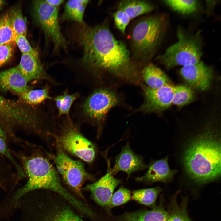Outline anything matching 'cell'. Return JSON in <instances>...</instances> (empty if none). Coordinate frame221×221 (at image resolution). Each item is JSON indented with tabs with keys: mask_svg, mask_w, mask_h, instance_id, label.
<instances>
[{
	"mask_svg": "<svg viewBox=\"0 0 221 221\" xmlns=\"http://www.w3.org/2000/svg\"><path fill=\"white\" fill-rule=\"evenodd\" d=\"M17 66L28 82L48 77L39 60L38 54H22Z\"/></svg>",
	"mask_w": 221,
	"mask_h": 221,
	"instance_id": "cell-16",
	"label": "cell"
},
{
	"mask_svg": "<svg viewBox=\"0 0 221 221\" xmlns=\"http://www.w3.org/2000/svg\"><path fill=\"white\" fill-rule=\"evenodd\" d=\"M25 221H84L71 210L65 207L51 210L45 215L30 209Z\"/></svg>",
	"mask_w": 221,
	"mask_h": 221,
	"instance_id": "cell-17",
	"label": "cell"
},
{
	"mask_svg": "<svg viewBox=\"0 0 221 221\" xmlns=\"http://www.w3.org/2000/svg\"><path fill=\"white\" fill-rule=\"evenodd\" d=\"M28 82L17 66L0 72V90L10 91L20 95L31 90Z\"/></svg>",
	"mask_w": 221,
	"mask_h": 221,
	"instance_id": "cell-14",
	"label": "cell"
},
{
	"mask_svg": "<svg viewBox=\"0 0 221 221\" xmlns=\"http://www.w3.org/2000/svg\"><path fill=\"white\" fill-rule=\"evenodd\" d=\"M190 143L184 155L185 169L195 181L205 183L221 174V144L216 130L208 127Z\"/></svg>",
	"mask_w": 221,
	"mask_h": 221,
	"instance_id": "cell-3",
	"label": "cell"
},
{
	"mask_svg": "<svg viewBox=\"0 0 221 221\" xmlns=\"http://www.w3.org/2000/svg\"><path fill=\"white\" fill-rule=\"evenodd\" d=\"M161 191L159 187L135 190L132 192V199L141 204L152 206Z\"/></svg>",
	"mask_w": 221,
	"mask_h": 221,
	"instance_id": "cell-23",
	"label": "cell"
},
{
	"mask_svg": "<svg viewBox=\"0 0 221 221\" xmlns=\"http://www.w3.org/2000/svg\"><path fill=\"white\" fill-rule=\"evenodd\" d=\"M168 157L153 161L149 166L148 170L143 176L137 177L138 181L147 183L156 182H167L171 180L177 172L176 170H172L169 167Z\"/></svg>",
	"mask_w": 221,
	"mask_h": 221,
	"instance_id": "cell-15",
	"label": "cell"
},
{
	"mask_svg": "<svg viewBox=\"0 0 221 221\" xmlns=\"http://www.w3.org/2000/svg\"><path fill=\"white\" fill-rule=\"evenodd\" d=\"M164 3L174 10L183 14H189L195 12L198 5L195 0H167Z\"/></svg>",
	"mask_w": 221,
	"mask_h": 221,
	"instance_id": "cell-27",
	"label": "cell"
},
{
	"mask_svg": "<svg viewBox=\"0 0 221 221\" xmlns=\"http://www.w3.org/2000/svg\"><path fill=\"white\" fill-rule=\"evenodd\" d=\"M177 41L170 45L157 60L167 69L198 63L203 55L201 32H187L181 27L177 31Z\"/></svg>",
	"mask_w": 221,
	"mask_h": 221,
	"instance_id": "cell-5",
	"label": "cell"
},
{
	"mask_svg": "<svg viewBox=\"0 0 221 221\" xmlns=\"http://www.w3.org/2000/svg\"><path fill=\"white\" fill-rule=\"evenodd\" d=\"M143 77L148 87L154 89L172 85L165 73L153 64L145 66L142 71Z\"/></svg>",
	"mask_w": 221,
	"mask_h": 221,
	"instance_id": "cell-19",
	"label": "cell"
},
{
	"mask_svg": "<svg viewBox=\"0 0 221 221\" xmlns=\"http://www.w3.org/2000/svg\"><path fill=\"white\" fill-rule=\"evenodd\" d=\"M56 154L53 157L56 170L63 180L77 194L83 197L82 187L87 180H94L95 177L85 169L80 161L74 160L56 145Z\"/></svg>",
	"mask_w": 221,
	"mask_h": 221,
	"instance_id": "cell-7",
	"label": "cell"
},
{
	"mask_svg": "<svg viewBox=\"0 0 221 221\" xmlns=\"http://www.w3.org/2000/svg\"><path fill=\"white\" fill-rule=\"evenodd\" d=\"M14 42L17 44L22 54H38L37 52L31 46L26 37V35H17Z\"/></svg>",
	"mask_w": 221,
	"mask_h": 221,
	"instance_id": "cell-32",
	"label": "cell"
},
{
	"mask_svg": "<svg viewBox=\"0 0 221 221\" xmlns=\"http://www.w3.org/2000/svg\"><path fill=\"white\" fill-rule=\"evenodd\" d=\"M119 101L118 96L113 91L100 88L95 91L86 99L83 110L91 119L101 123L109 110L117 104Z\"/></svg>",
	"mask_w": 221,
	"mask_h": 221,
	"instance_id": "cell-9",
	"label": "cell"
},
{
	"mask_svg": "<svg viewBox=\"0 0 221 221\" xmlns=\"http://www.w3.org/2000/svg\"><path fill=\"white\" fill-rule=\"evenodd\" d=\"M148 166L144 163L142 157L136 154L131 149L129 143H127L116 156L111 171L113 175L120 171H123L126 173L129 177L132 173L144 169Z\"/></svg>",
	"mask_w": 221,
	"mask_h": 221,
	"instance_id": "cell-13",
	"label": "cell"
},
{
	"mask_svg": "<svg viewBox=\"0 0 221 221\" xmlns=\"http://www.w3.org/2000/svg\"><path fill=\"white\" fill-rule=\"evenodd\" d=\"M5 1L2 0H0V9L5 4Z\"/></svg>",
	"mask_w": 221,
	"mask_h": 221,
	"instance_id": "cell-36",
	"label": "cell"
},
{
	"mask_svg": "<svg viewBox=\"0 0 221 221\" xmlns=\"http://www.w3.org/2000/svg\"><path fill=\"white\" fill-rule=\"evenodd\" d=\"M24 151L11 152L17 160L27 180L15 191L9 192L0 203L4 213L12 215L17 209L19 200L25 194L40 189H47L59 194L81 212L86 206L76 199L62 184L59 174L49 159V157L40 147L29 143L22 147Z\"/></svg>",
	"mask_w": 221,
	"mask_h": 221,
	"instance_id": "cell-2",
	"label": "cell"
},
{
	"mask_svg": "<svg viewBox=\"0 0 221 221\" xmlns=\"http://www.w3.org/2000/svg\"><path fill=\"white\" fill-rule=\"evenodd\" d=\"M16 36L6 13L0 17V46L14 42Z\"/></svg>",
	"mask_w": 221,
	"mask_h": 221,
	"instance_id": "cell-24",
	"label": "cell"
},
{
	"mask_svg": "<svg viewBox=\"0 0 221 221\" xmlns=\"http://www.w3.org/2000/svg\"><path fill=\"white\" fill-rule=\"evenodd\" d=\"M167 221H191L185 211L178 209L168 214Z\"/></svg>",
	"mask_w": 221,
	"mask_h": 221,
	"instance_id": "cell-34",
	"label": "cell"
},
{
	"mask_svg": "<svg viewBox=\"0 0 221 221\" xmlns=\"http://www.w3.org/2000/svg\"><path fill=\"white\" fill-rule=\"evenodd\" d=\"M21 99L27 104L35 105L41 103L47 99H52L47 89L29 90L20 95Z\"/></svg>",
	"mask_w": 221,
	"mask_h": 221,
	"instance_id": "cell-28",
	"label": "cell"
},
{
	"mask_svg": "<svg viewBox=\"0 0 221 221\" xmlns=\"http://www.w3.org/2000/svg\"><path fill=\"white\" fill-rule=\"evenodd\" d=\"M53 138L55 144L66 153H69L88 163L95 158V145L85 137L79 129L71 123L65 125Z\"/></svg>",
	"mask_w": 221,
	"mask_h": 221,
	"instance_id": "cell-6",
	"label": "cell"
},
{
	"mask_svg": "<svg viewBox=\"0 0 221 221\" xmlns=\"http://www.w3.org/2000/svg\"><path fill=\"white\" fill-rule=\"evenodd\" d=\"M113 16L116 26L121 32L124 33L130 18L124 11L120 10L114 13Z\"/></svg>",
	"mask_w": 221,
	"mask_h": 221,
	"instance_id": "cell-31",
	"label": "cell"
},
{
	"mask_svg": "<svg viewBox=\"0 0 221 221\" xmlns=\"http://www.w3.org/2000/svg\"><path fill=\"white\" fill-rule=\"evenodd\" d=\"M194 96V91L189 86H174L172 104L179 106L185 105L192 102Z\"/></svg>",
	"mask_w": 221,
	"mask_h": 221,
	"instance_id": "cell-25",
	"label": "cell"
},
{
	"mask_svg": "<svg viewBox=\"0 0 221 221\" xmlns=\"http://www.w3.org/2000/svg\"><path fill=\"white\" fill-rule=\"evenodd\" d=\"M78 34L83 49L82 64L88 69L137 80L138 70L125 44L117 39L107 23L93 27L83 24Z\"/></svg>",
	"mask_w": 221,
	"mask_h": 221,
	"instance_id": "cell-1",
	"label": "cell"
},
{
	"mask_svg": "<svg viewBox=\"0 0 221 221\" xmlns=\"http://www.w3.org/2000/svg\"><path fill=\"white\" fill-rule=\"evenodd\" d=\"M153 9L151 4L144 0H124L121 1L118 5V10L124 11L130 20L150 12Z\"/></svg>",
	"mask_w": 221,
	"mask_h": 221,
	"instance_id": "cell-20",
	"label": "cell"
},
{
	"mask_svg": "<svg viewBox=\"0 0 221 221\" xmlns=\"http://www.w3.org/2000/svg\"><path fill=\"white\" fill-rule=\"evenodd\" d=\"M130 190L123 187H120L113 195L107 208L111 209L126 203L130 200Z\"/></svg>",
	"mask_w": 221,
	"mask_h": 221,
	"instance_id": "cell-30",
	"label": "cell"
},
{
	"mask_svg": "<svg viewBox=\"0 0 221 221\" xmlns=\"http://www.w3.org/2000/svg\"><path fill=\"white\" fill-rule=\"evenodd\" d=\"M77 93L68 94L65 92L54 99L58 110L59 115H68L72 104L78 96Z\"/></svg>",
	"mask_w": 221,
	"mask_h": 221,
	"instance_id": "cell-29",
	"label": "cell"
},
{
	"mask_svg": "<svg viewBox=\"0 0 221 221\" xmlns=\"http://www.w3.org/2000/svg\"><path fill=\"white\" fill-rule=\"evenodd\" d=\"M9 13L11 25L16 35H26V20L21 9L14 7Z\"/></svg>",
	"mask_w": 221,
	"mask_h": 221,
	"instance_id": "cell-26",
	"label": "cell"
},
{
	"mask_svg": "<svg viewBox=\"0 0 221 221\" xmlns=\"http://www.w3.org/2000/svg\"><path fill=\"white\" fill-rule=\"evenodd\" d=\"M89 1H68L65 5L64 10L62 16V19L72 21L84 24L83 17L84 11Z\"/></svg>",
	"mask_w": 221,
	"mask_h": 221,
	"instance_id": "cell-21",
	"label": "cell"
},
{
	"mask_svg": "<svg viewBox=\"0 0 221 221\" xmlns=\"http://www.w3.org/2000/svg\"><path fill=\"white\" fill-rule=\"evenodd\" d=\"M168 23L167 17L162 14L146 16L138 21L131 36L134 58L143 61L151 59L163 39Z\"/></svg>",
	"mask_w": 221,
	"mask_h": 221,
	"instance_id": "cell-4",
	"label": "cell"
},
{
	"mask_svg": "<svg viewBox=\"0 0 221 221\" xmlns=\"http://www.w3.org/2000/svg\"><path fill=\"white\" fill-rule=\"evenodd\" d=\"M145 100L138 110L147 113H160L172 104L174 86L168 85L154 89L143 87Z\"/></svg>",
	"mask_w": 221,
	"mask_h": 221,
	"instance_id": "cell-10",
	"label": "cell"
},
{
	"mask_svg": "<svg viewBox=\"0 0 221 221\" xmlns=\"http://www.w3.org/2000/svg\"><path fill=\"white\" fill-rule=\"evenodd\" d=\"M10 140L4 130L0 126V157L8 160L13 165L20 179L25 177L21 167L13 155L9 146Z\"/></svg>",
	"mask_w": 221,
	"mask_h": 221,
	"instance_id": "cell-22",
	"label": "cell"
},
{
	"mask_svg": "<svg viewBox=\"0 0 221 221\" xmlns=\"http://www.w3.org/2000/svg\"><path fill=\"white\" fill-rule=\"evenodd\" d=\"M45 1L51 6L55 7H58L64 2L62 0H45Z\"/></svg>",
	"mask_w": 221,
	"mask_h": 221,
	"instance_id": "cell-35",
	"label": "cell"
},
{
	"mask_svg": "<svg viewBox=\"0 0 221 221\" xmlns=\"http://www.w3.org/2000/svg\"><path fill=\"white\" fill-rule=\"evenodd\" d=\"M107 169L106 174L97 181L87 185L84 189L91 192L95 201L102 207H107L113 192L121 181L115 178L107 160Z\"/></svg>",
	"mask_w": 221,
	"mask_h": 221,
	"instance_id": "cell-12",
	"label": "cell"
},
{
	"mask_svg": "<svg viewBox=\"0 0 221 221\" xmlns=\"http://www.w3.org/2000/svg\"><path fill=\"white\" fill-rule=\"evenodd\" d=\"M212 67L201 60L198 63L183 66L180 73L192 88L200 91L208 90L213 77Z\"/></svg>",
	"mask_w": 221,
	"mask_h": 221,
	"instance_id": "cell-11",
	"label": "cell"
},
{
	"mask_svg": "<svg viewBox=\"0 0 221 221\" xmlns=\"http://www.w3.org/2000/svg\"><path fill=\"white\" fill-rule=\"evenodd\" d=\"M0 46V67L8 62L12 58L14 50V43Z\"/></svg>",
	"mask_w": 221,
	"mask_h": 221,
	"instance_id": "cell-33",
	"label": "cell"
},
{
	"mask_svg": "<svg viewBox=\"0 0 221 221\" xmlns=\"http://www.w3.org/2000/svg\"><path fill=\"white\" fill-rule=\"evenodd\" d=\"M168 214L164 209L157 207L126 213L119 217L117 221H167Z\"/></svg>",
	"mask_w": 221,
	"mask_h": 221,
	"instance_id": "cell-18",
	"label": "cell"
},
{
	"mask_svg": "<svg viewBox=\"0 0 221 221\" xmlns=\"http://www.w3.org/2000/svg\"><path fill=\"white\" fill-rule=\"evenodd\" d=\"M35 20L45 34L53 42L55 48L66 47V41L60 30L58 20V7L53 6L45 0L33 3Z\"/></svg>",
	"mask_w": 221,
	"mask_h": 221,
	"instance_id": "cell-8",
	"label": "cell"
}]
</instances>
